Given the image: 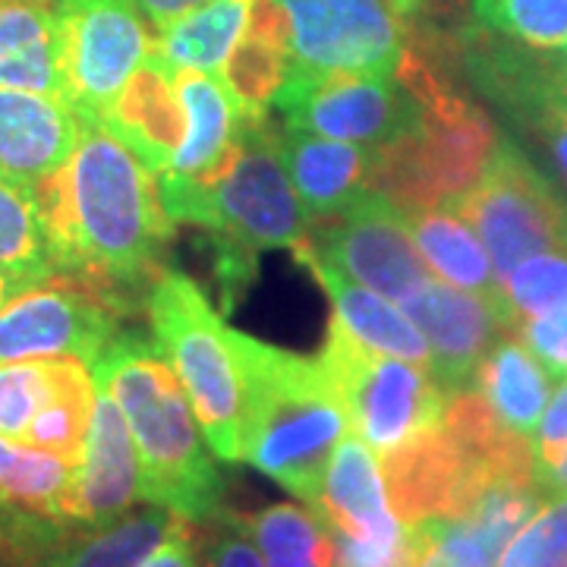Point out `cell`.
Instances as JSON below:
<instances>
[{
    "mask_svg": "<svg viewBox=\"0 0 567 567\" xmlns=\"http://www.w3.org/2000/svg\"><path fill=\"white\" fill-rule=\"evenodd\" d=\"M35 196L63 275H82L111 293L145 281L174 234L155 171L102 121H82L73 155Z\"/></svg>",
    "mask_w": 567,
    "mask_h": 567,
    "instance_id": "obj_1",
    "label": "cell"
},
{
    "mask_svg": "<svg viewBox=\"0 0 567 567\" xmlns=\"http://www.w3.org/2000/svg\"><path fill=\"white\" fill-rule=\"evenodd\" d=\"M95 382L111 391L140 454L142 502L205 520L221 511V473L203 445L186 391L158 347L117 334L92 365Z\"/></svg>",
    "mask_w": 567,
    "mask_h": 567,
    "instance_id": "obj_2",
    "label": "cell"
},
{
    "mask_svg": "<svg viewBox=\"0 0 567 567\" xmlns=\"http://www.w3.org/2000/svg\"><path fill=\"white\" fill-rule=\"evenodd\" d=\"M244 375V461L309 505L347 439L344 406L319 360H306L230 328Z\"/></svg>",
    "mask_w": 567,
    "mask_h": 567,
    "instance_id": "obj_3",
    "label": "cell"
},
{
    "mask_svg": "<svg viewBox=\"0 0 567 567\" xmlns=\"http://www.w3.org/2000/svg\"><path fill=\"white\" fill-rule=\"evenodd\" d=\"M158 196L171 221L196 224L215 237L221 287H244L256 271L259 249H293L312 224L287 177L268 117L246 121L227 162L208 181H158Z\"/></svg>",
    "mask_w": 567,
    "mask_h": 567,
    "instance_id": "obj_4",
    "label": "cell"
},
{
    "mask_svg": "<svg viewBox=\"0 0 567 567\" xmlns=\"http://www.w3.org/2000/svg\"><path fill=\"white\" fill-rule=\"evenodd\" d=\"M155 347L189 398L218 461H244V375L230 328L212 309L199 284L177 268L155 271L148 290Z\"/></svg>",
    "mask_w": 567,
    "mask_h": 567,
    "instance_id": "obj_5",
    "label": "cell"
},
{
    "mask_svg": "<svg viewBox=\"0 0 567 567\" xmlns=\"http://www.w3.org/2000/svg\"><path fill=\"white\" fill-rule=\"evenodd\" d=\"M406 82L423 99V121L385 152H375L372 183L398 205H454L483 174L495 148V130L483 111L442 89L423 66L406 70Z\"/></svg>",
    "mask_w": 567,
    "mask_h": 567,
    "instance_id": "obj_6",
    "label": "cell"
},
{
    "mask_svg": "<svg viewBox=\"0 0 567 567\" xmlns=\"http://www.w3.org/2000/svg\"><path fill=\"white\" fill-rule=\"evenodd\" d=\"M319 365L344 406L350 435L372 447L375 457H388L445 420L447 394L429 365L379 353L334 319Z\"/></svg>",
    "mask_w": 567,
    "mask_h": 567,
    "instance_id": "obj_7",
    "label": "cell"
},
{
    "mask_svg": "<svg viewBox=\"0 0 567 567\" xmlns=\"http://www.w3.org/2000/svg\"><path fill=\"white\" fill-rule=\"evenodd\" d=\"M451 208L473 224L502 281L536 252H567V199L511 140L495 142L483 174Z\"/></svg>",
    "mask_w": 567,
    "mask_h": 567,
    "instance_id": "obj_8",
    "label": "cell"
},
{
    "mask_svg": "<svg viewBox=\"0 0 567 567\" xmlns=\"http://www.w3.org/2000/svg\"><path fill=\"white\" fill-rule=\"evenodd\" d=\"M271 107L290 130L385 152L423 121V99L406 80L372 73H306L284 66Z\"/></svg>",
    "mask_w": 567,
    "mask_h": 567,
    "instance_id": "obj_9",
    "label": "cell"
},
{
    "mask_svg": "<svg viewBox=\"0 0 567 567\" xmlns=\"http://www.w3.org/2000/svg\"><path fill=\"white\" fill-rule=\"evenodd\" d=\"M117 297L82 275L32 284L0 309V363L80 360L89 369L117 338Z\"/></svg>",
    "mask_w": 567,
    "mask_h": 567,
    "instance_id": "obj_10",
    "label": "cell"
},
{
    "mask_svg": "<svg viewBox=\"0 0 567 567\" xmlns=\"http://www.w3.org/2000/svg\"><path fill=\"white\" fill-rule=\"evenodd\" d=\"M284 13L287 66L306 73L398 76L404 10L398 0H275Z\"/></svg>",
    "mask_w": 567,
    "mask_h": 567,
    "instance_id": "obj_11",
    "label": "cell"
},
{
    "mask_svg": "<svg viewBox=\"0 0 567 567\" xmlns=\"http://www.w3.org/2000/svg\"><path fill=\"white\" fill-rule=\"evenodd\" d=\"M293 249L319 256L398 306L435 278L410 237L404 208L382 189H365L341 212L309 224V234Z\"/></svg>",
    "mask_w": 567,
    "mask_h": 567,
    "instance_id": "obj_12",
    "label": "cell"
},
{
    "mask_svg": "<svg viewBox=\"0 0 567 567\" xmlns=\"http://www.w3.org/2000/svg\"><path fill=\"white\" fill-rule=\"evenodd\" d=\"M136 0H76L61 3L63 99L85 121H104L123 89L152 58Z\"/></svg>",
    "mask_w": 567,
    "mask_h": 567,
    "instance_id": "obj_13",
    "label": "cell"
},
{
    "mask_svg": "<svg viewBox=\"0 0 567 567\" xmlns=\"http://www.w3.org/2000/svg\"><path fill=\"white\" fill-rule=\"evenodd\" d=\"M316 511L334 529L338 567H410L416 558V529L406 527L388 498L375 451L347 435L338 445Z\"/></svg>",
    "mask_w": 567,
    "mask_h": 567,
    "instance_id": "obj_14",
    "label": "cell"
},
{
    "mask_svg": "<svg viewBox=\"0 0 567 567\" xmlns=\"http://www.w3.org/2000/svg\"><path fill=\"white\" fill-rule=\"evenodd\" d=\"M429 347V372L447 398L476 388V372L505 331L517 328V312L483 293L432 278L404 306Z\"/></svg>",
    "mask_w": 567,
    "mask_h": 567,
    "instance_id": "obj_15",
    "label": "cell"
},
{
    "mask_svg": "<svg viewBox=\"0 0 567 567\" xmlns=\"http://www.w3.org/2000/svg\"><path fill=\"white\" fill-rule=\"evenodd\" d=\"M142 502L140 454L111 391L95 382V410L73 495V524L99 527Z\"/></svg>",
    "mask_w": 567,
    "mask_h": 567,
    "instance_id": "obj_16",
    "label": "cell"
},
{
    "mask_svg": "<svg viewBox=\"0 0 567 567\" xmlns=\"http://www.w3.org/2000/svg\"><path fill=\"white\" fill-rule=\"evenodd\" d=\"M171 82L181 104L183 136L167 167L155 174V181L205 183L227 162L252 114H246L230 85L215 73L171 70Z\"/></svg>",
    "mask_w": 567,
    "mask_h": 567,
    "instance_id": "obj_17",
    "label": "cell"
},
{
    "mask_svg": "<svg viewBox=\"0 0 567 567\" xmlns=\"http://www.w3.org/2000/svg\"><path fill=\"white\" fill-rule=\"evenodd\" d=\"M82 121L58 95L0 85V174L29 189L41 186L73 155Z\"/></svg>",
    "mask_w": 567,
    "mask_h": 567,
    "instance_id": "obj_18",
    "label": "cell"
},
{
    "mask_svg": "<svg viewBox=\"0 0 567 567\" xmlns=\"http://www.w3.org/2000/svg\"><path fill=\"white\" fill-rule=\"evenodd\" d=\"M281 162L293 183L306 215L312 221L341 212L365 189H372L375 152L360 148L353 142L328 140L306 130H290L278 136Z\"/></svg>",
    "mask_w": 567,
    "mask_h": 567,
    "instance_id": "obj_19",
    "label": "cell"
},
{
    "mask_svg": "<svg viewBox=\"0 0 567 567\" xmlns=\"http://www.w3.org/2000/svg\"><path fill=\"white\" fill-rule=\"evenodd\" d=\"M0 85L63 99L61 0H0Z\"/></svg>",
    "mask_w": 567,
    "mask_h": 567,
    "instance_id": "obj_20",
    "label": "cell"
},
{
    "mask_svg": "<svg viewBox=\"0 0 567 567\" xmlns=\"http://www.w3.org/2000/svg\"><path fill=\"white\" fill-rule=\"evenodd\" d=\"M293 252L312 271V278L328 290V297L334 303V322L344 324L357 341H363L365 347L388 353V357L429 365L425 338L401 306L391 303L382 293L369 290L363 284L350 281L338 268H331L306 249H293Z\"/></svg>",
    "mask_w": 567,
    "mask_h": 567,
    "instance_id": "obj_21",
    "label": "cell"
},
{
    "mask_svg": "<svg viewBox=\"0 0 567 567\" xmlns=\"http://www.w3.org/2000/svg\"><path fill=\"white\" fill-rule=\"evenodd\" d=\"M401 208L410 237L435 278L470 293H483L495 303H507L505 284L492 268L488 249L461 212H454L451 205H432V208L401 205Z\"/></svg>",
    "mask_w": 567,
    "mask_h": 567,
    "instance_id": "obj_22",
    "label": "cell"
},
{
    "mask_svg": "<svg viewBox=\"0 0 567 567\" xmlns=\"http://www.w3.org/2000/svg\"><path fill=\"white\" fill-rule=\"evenodd\" d=\"M174 520L177 514L167 507H130L126 514L99 527L66 529L61 543L41 555L39 567H140L167 536Z\"/></svg>",
    "mask_w": 567,
    "mask_h": 567,
    "instance_id": "obj_23",
    "label": "cell"
},
{
    "mask_svg": "<svg viewBox=\"0 0 567 567\" xmlns=\"http://www.w3.org/2000/svg\"><path fill=\"white\" fill-rule=\"evenodd\" d=\"M256 0H208L164 25L155 39V61L167 70H199L221 76L249 29Z\"/></svg>",
    "mask_w": 567,
    "mask_h": 567,
    "instance_id": "obj_24",
    "label": "cell"
},
{
    "mask_svg": "<svg viewBox=\"0 0 567 567\" xmlns=\"http://www.w3.org/2000/svg\"><path fill=\"white\" fill-rule=\"evenodd\" d=\"M476 391L507 432L533 442L548 404V372L520 338L495 341L476 372Z\"/></svg>",
    "mask_w": 567,
    "mask_h": 567,
    "instance_id": "obj_25",
    "label": "cell"
},
{
    "mask_svg": "<svg viewBox=\"0 0 567 567\" xmlns=\"http://www.w3.org/2000/svg\"><path fill=\"white\" fill-rule=\"evenodd\" d=\"M76 476L80 464L0 435V495L22 514L54 524H73Z\"/></svg>",
    "mask_w": 567,
    "mask_h": 567,
    "instance_id": "obj_26",
    "label": "cell"
},
{
    "mask_svg": "<svg viewBox=\"0 0 567 567\" xmlns=\"http://www.w3.org/2000/svg\"><path fill=\"white\" fill-rule=\"evenodd\" d=\"M0 271L25 287L63 275L35 189L0 174Z\"/></svg>",
    "mask_w": 567,
    "mask_h": 567,
    "instance_id": "obj_27",
    "label": "cell"
},
{
    "mask_svg": "<svg viewBox=\"0 0 567 567\" xmlns=\"http://www.w3.org/2000/svg\"><path fill=\"white\" fill-rule=\"evenodd\" d=\"M244 524L265 567H338L334 529L312 505H268Z\"/></svg>",
    "mask_w": 567,
    "mask_h": 567,
    "instance_id": "obj_28",
    "label": "cell"
},
{
    "mask_svg": "<svg viewBox=\"0 0 567 567\" xmlns=\"http://www.w3.org/2000/svg\"><path fill=\"white\" fill-rule=\"evenodd\" d=\"M80 360H25L0 363V435L25 442L39 413L51 404Z\"/></svg>",
    "mask_w": 567,
    "mask_h": 567,
    "instance_id": "obj_29",
    "label": "cell"
},
{
    "mask_svg": "<svg viewBox=\"0 0 567 567\" xmlns=\"http://www.w3.org/2000/svg\"><path fill=\"white\" fill-rule=\"evenodd\" d=\"M488 29L567 61V0H473Z\"/></svg>",
    "mask_w": 567,
    "mask_h": 567,
    "instance_id": "obj_30",
    "label": "cell"
},
{
    "mask_svg": "<svg viewBox=\"0 0 567 567\" xmlns=\"http://www.w3.org/2000/svg\"><path fill=\"white\" fill-rule=\"evenodd\" d=\"M505 297L520 319L567 309V252L548 249L517 265L505 281Z\"/></svg>",
    "mask_w": 567,
    "mask_h": 567,
    "instance_id": "obj_31",
    "label": "cell"
},
{
    "mask_svg": "<svg viewBox=\"0 0 567 567\" xmlns=\"http://www.w3.org/2000/svg\"><path fill=\"white\" fill-rule=\"evenodd\" d=\"M495 567H567V495L546 498L511 536Z\"/></svg>",
    "mask_w": 567,
    "mask_h": 567,
    "instance_id": "obj_32",
    "label": "cell"
},
{
    "mask_svg": "<svg viewBox=\"0 0 567 567\" xmlns=\"http://www.w3.org/2000/svg\"><path fill=\"white\" fill-rule=\"evenodd\" d=\"M196 527H199V567H265L240 514L218 511L205 520H196Z\"/></svg>",
    "mask_w": 567,
    "mask_h": 567,
    "instance_id": "obj_33",
    "label": "cell"
},
{
    "mask_svg": "<svg viewBox=\"0 0 567 567\" xmlns=\"http://www.w3.org/2000/svg\"><path fill=\"white\" fill-rule=\"evenodd\" d=\"M70 527L73 524H54V520L29 517V514L7 505L3 495H0V543L10 548L17 558H22L25 565H35Z\"/></svg>",
    "mask_w": 567,
    "mask_h": 567,
    "instance_id": "obj_34",
    "label": "cell"
},
{
    "mask_svg": "<svg viewBox=\"0 0 567 567\" xmlns=\"http://www.w3.org/2000/svg\"><path fill=\"white\" fill-rule=\"evenodd\" d=\"M517 334L539 360L548 379H567V309L517 322Z\"/></svg>",
    "mask_w": 567,
    "mask_h": 567,
    "instance_id": "obj_35",
    "label": "cell"
},
{
    "mask_svg": "<svg viewBox=\"0 0 567 567\" xmlns=\"http://www.w3.org/2000/svg\"><path fill=\"white\" fill-rule=\"evenodd\" d=\"M517 121L539 140L555 177L567 189V117H561L551 104H539L527 114H520Z\"/></svg>",
    "mask_w": 567,
    "mask_h": 567,
    "instance_id": "obj_36",
    "label": "cell"
},
{
    "mask_svg": "<svg viewBox=\"0 0 567 567\" xmlns=\"http://www.w3.org/2000/svg\"><path fill=\"white\" fill-rule=\"evenodd\" d=\"M140 567H199V527L177 514L167 536L148 551Z\"/></svg>",
    "mask_w": 567,
    "mask_h": 567,
    "instance_id": "obj_37",
    "label": "cell"
},
{
    "mask_svg": "<svg viewBox=\"0 0 567 567\" xmlns=\"http://www.w3.org/2000/svg\"><path fill=\"white\" fill-rule=\"evenodd\" d=\"M567 447V379L558 385V391L551 394V401L546 404V413L539 420V429L533 435V461L558 454Z\"/></svg>",
    "mask_w": 567,
    "mask_h": 567,
    "instance_id": "obj_38",
    "label": "cell"
},
{
    "mask_svg": "<svg viewBox=\"0 0 567 567\" xmlns=\"http://www.w3.org/2000/svg\"><path fill=\"white\" fill-rule=\"evenodd\" d=\"M203 3H208V0H136V7L142 10V17L152 22L158 32H162L164 25H171L174 20L186 17L189 10L203 7Z\"/></svg>",
    "mask_w": 567,
    "mask_h": 567,
    "instance_id": "obj_39",
    "label": "cell"
},
{
    "mask_svg": "<svg viewBox=\"0 0 567 567\" xmlns=\"http://www.w3.org/2000/svg\"><path fill=\"white\" fill-rule=\"evenodd\" d=\"M416 529V558H413V565L410 567H454L451 561H447L445 555L439 551V546L425 536L423 529L420 527H413Z\"/></svg>",
    "mask_w": 567,
    "mask_h": 567,
    "instance_id": "obj_40",
    "label": "cell"
},
{
    "mask_svg": "<svg viewBox=\"0 0 567 567\" xmlns=\"http://www.w3.org/2000/svg\"><path fill=\"white\" fill-rule=\"evenodd\" d=\"M539 104H551L561 117H567V61L558 63L555 76H551V85H548L546 99Z\"/></svg>",
    "mask_w": 567,
    "mask_h": 567,
    "instance_id": "obj_41",
    "label": "cell"
},
{
    "mask_svg": "<svg viewBox=\"0 0 567 567\" xmlns=\"http://www.w3.org/2000/svg\"><path fill=\"white\" fill-rule=\"evenodd\" d=\"M22 290H25V284L17 281V278H10L7 271H0V309L10 303L17 293H22Z\"/></svg>",
    "mask_w": 567,
    "mask_h": 567,
    "instance_id": "obj_42",
    "label": "cell"
},
{
    "mask_svg": "<svg viewBox=\"0 0 567 567\" xmlns=\"http://www.w3.org/2000/svg\"><path fill=\"white\" fill-rule=\"evenodd\" d=\"M0 567H25V565H22L20 558H17V555H13L10 548L0 543Z\"/></svg>",
    "mask_w": 567,
    "mask_h": 567,
    "instance_id": "obj_43",
    "label": "cell"
},
{
    "mask_svg": "<svg viewBox=\"0 0 567 567\" xmlns=\"http://www.w3.org/2000/svg\"><path fill=\"white\" fill-rule=\"evenodd\" d=\"M398 3H401V10H404V13H410V10H416V3H420V0H398Z\"/></svg>",
    "mask_w": 567,
    "mask_h": 567,
    "instance_id": "obj_44",
    "label": "cell"
},
{
    "mask_svg": "<svg viewBox=\"0 0 567 567\" xmlns=\"http://www.w3.org/2000/svg\"><path fill=\"white\" fill-rule=\"evenodd\" d=\"M61 3H76V0H61Z\"/></svg>",
    "mask_w": 567,
    "mask_h": 567,
    "instance_id": "obj_45",
    "label": "cell"
}]
</instances>
